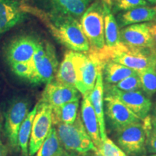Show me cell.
Masks as SVG:
<instances>
[{
    "label": "cell",
    "mask_w": 156,
    "mask_h": 156,
    "mask_svg": "<svg viewBox=\"0 0 156 156\" xmlns=\"http://www.w3.org/2000/svg\"><path fill=\"white\" fill-rule=\"evenodd\" d=\"M104 94L116 97L122 101L142 122L149 116L152 108L151 101L141 90L122 91L114 85H104Z\"/></svg>",
    "instance_id": "52a82bcc"
},
{
    "label": "cell",
    "mask_w": 156,
    "mask_h": 156,
    "mask_svg": "<svg viewBox=\"0 0 156 156\" xmlns=\"http://www.w3.org/2000/svg\"><path fill=\"white\" fill-rule=\"evenodd\" d=\"M90 93L83 95V101L81 103V119L85 129L90 136L97 150L102 144L101 137L100 126L97 115L91 104L89 97Z\"/></svg>",
    "instance_id": "9a60e30c"
},
{
    "label": "cell",
    "mask_w": 156,
    "mask_h": 156,
    "mask_svg": "<svg viewBox=\"0 0 156 156\" xmlns=\"http://www.w3.org/2000/svg\"><path fill=\"white\" fill-rule=\"evenodd\" d=\"M55 126L59 141L66 151L80 155L91 151L97 152L96 147L84 126L80 115H78L73 124L60 123Z\"/></svg>",
    "instance_id": "7a4b0ae2"
},
{
    "label": "cell",
    "mask_w": 156,
    "mask_h": 156,
    "mask_svg": "<svg viewBox=\"0 0 156 156\" xmlns=\"http://www.w3.org/2000/svg\"><path fill=\"white\" fill-rule=\"evenodd\" d=\"M103 74L106 84L115 85L137 72L114 61H108L103 65Z\"/></svg>",
    "instance_id": "ffe728a7"
},
{
    "label": "cell",
    "mask_w": 156,
    "mask_h": 156,
    "mask_svg": "<svg viewBox=\"0 0 156 156\" xmlns=\"http://www.w3.org/2000/svg\"><path fill=\"white\" fill-rule=\"evenodd\" d=\"M85 1H86L87 2H88V3H90L91 2H93V1H94V0H85Z\"/></svg>",
    "instance_id": "e575fe53"
},
{
    "label": "cell",
    "mask_w": 156,
    "mask_h": 156,
    "mask_svg": "<svg viewBox=\"0 0 156 156\" xmlns=\"http://www.w3.org/2000/svg\"><path fill=\"white\" fill-rule=\"evenodd\" d=\"M155 69H156V64H155Z\"/></svg>",
    "instance_id": "ab89813d"
},
{
    "label": "cell",
    "mask_w": 156,
    "mask_h": 156,
    "mask_svg": "<svg viewBox=\"0 0 156 156\" xmlns=\"http://www.w3.org/2000/svg\"><path fill=\"white\" fill-rule=\"evenodd\" d=\"M101 1L108 5L113 12H125L141 6L148 5V3L145 0H101Z\"/></svg>",
    "instance_id": "484cf974"
},
{
    "label": "cell",
    "mask_w": 156,
    "mask_h": 156,
    "mask_svg": "<svg viewBox=\"0 0 156 156\" xmlns=\"http://www.w3.org/2000/svg\"><path fill=\"white\" fill-rule=\"evenodd\" d=\"M96 156H128L112 140L107 137L97 150Z\"/></svg>",
    "instance_id": "4316f807"
},
{
    "label": "cell",
    "mask_w": 156,
    "mask_h": 156,
    "mask_svg": "<svg viewBox=\"0 0 156 156\" xmlns=\"http://www.w3.org/2000/svg\"><path fill=\"white\" fill-rule=\"evenodd\" d=\"M114 85L122 91H136L142 89L141 82L137 73L129 76Z\"/></svg>",
    "instance_id": "83f0119b"
},
{
    "label": "cell",
    "mask_w": 156,
    "mask_h": 156,
    "mask_svg": "<svg viewBox=\"0 0 156 156\" xmlns=\"http://www.w3.org/2000/svg\"><path fill=\"white\" fill-rule=\"evenodd\" d=\"M27 13L16 0H0V35L26 19Z\"/></svg>",
    "instance_id": "5bb4252c"
},
{
    "label": "cell",
    "mask_w": 156,
    "mask_h": 156,
    "mask_svg": "<svg viewBox=\"0 0 156 156\" xmlns=\"http://www.w3.org/2000/svg\"><path fill=\"white\" fill-rule=\"evenodd\" d=\"M80 93L75 87L52 80L46 84L38 102L45 103L52 109L75 101H80Z\"/></svg>",
    "instance_id": "8fae6325"
},
{
    "label": "cell",
    "mask_w": 156,
    "mask_h": 156,
    "mask_svg": "<svg viewBox=\"0 0 156 156\" xmlns=\"http://www.w3.org/2000/svg\"><path fill=\"white\" fill-rule=\"evenodd\" d=\"M119 147L128 156H140L146 151V129L141 122H134L117 131Z\"/></svg>",
    "instance_id": "8992f818"
},
{
    "label": "cell",
    "mask_w": 156,
    "mask_h": 156,
    "mask_svg": "<svg viewBox=\"0 0 156 156\" xmlns=\"http://www.w3.org/2000/svg\"><path fill=\"white\" fill-rule=\"evenodd\" d=\"M82 29L88 41V53L95 54L105 47L104 12L102 2L95 0L87 7L80 18Z\"/></svg>",
    "instance_id": "3957f363"
},
{
    "label": "cell",
    "mask_w": 156,
    "mask_h": 156,
    "mask_svg": "<svg viewBox=\"0 0 156 156\" xmlns=\"http://www.w3.org/2000/svg\"><path fill=\"white\" fill-rule=\"evenodd\" d=\"M1 132H2V122H0V156H7V147L3 143L1 138Z\"/></svg>",
    "instance_id": "4dcf8cb0"
},
{
    "label": "cell",
    "mask_w": 156,
    "mask_h": 156,
    "mask_svg": "<svg viewBox=\"0 0 156 156\" xmlns=\"http://www.w3.org/2000/svg\"><path fill=\"white\" fill-rule=\"evenodd\" d=\"M41 39L34 35H23L11 41L6 46L5 55L7 63H29L32 62Z\"/></svg>",
    "instance_id": "9c48e42d"
},
{
    "label": "cell",
    "mask_w": 156,
    "mask_h": 156,
    "mask_svg": "<svg viewBox=\"0 0 156 156\" xmlns=\"http://www.w3.org/2000/svg\"><path fill=\"white\" fill-rule=\"evenodd\" d=\"M149 27L150 32H151L152 38H153L154 44H155L156 47V22L149 23Z\"/></svg>",
    "instance_id": "1f68e13d"
},
{
    "label": "cell",
    "mask_w": 156,
    "mask_h": 156,
    "mask_svg": "<svg viewBox=\"0 0 156 156\" xmlns=\"http://www.w3.org/2000/svg\"><path fill=\"white\" fill-rule=\"evenodd\" d=\"M155 22H156V17H155Z\"/></svg>",
    "instance_id": "f35d334b"
},
{
    "label": "cell",
    "mask_w": 156,
    "mask_h": 156,
    "mask_svg": "<svg viewBox=\"0 0 156 156\" xmlns=\"http://www.w3.org/2000/svg\"><path fill=\"white\" fill-rule=\"evenodd\" d=\"M120 41L123 44L131 47L156 49L150 32L149 23H137L122 28Z\"/></svg>",
    "instance_id": "4fadbf2b"
},
{
    "label": "cell",
    "mask_w": 156,
    "mask_h": 156,
    "mask_svg": "<svg viewBox=\"0 0 156 156\" xmlns=\"http://www.w3.org/2000/svg\"><path fill=\"white\" fill-rule=\"evenodd\" d=\"M79 104V101H75L65 103L57 108H51L54 125L60 123L67 124H73L78 116L77 111Z\"/></svg>",
    "instance_id": "7402d4cb"
},
{
    "label": "cell",
    "mask_w": 156,
    "mask_h": 156,
    "mask_svg": "<svg viewBox=\"0 0 156 156\" xmlns=\"http://www.w3.org/2000/svg\"><path fill=\"white\" fill-rule=\"evenodd\" d=\"M102 2V1H101ZM103 12H104V36L105 47L113 48L116 47L121 43L120 30L117 20L108 5L103 2Z\"/></svg>",
    "instance_id": "ac0fdd59"
},
{
    "label": "cell",
    "mask_w": 156,
    "mask_h": 156,
    "mask_svg": "<svg viewBox=\"0 0 156 156\" xmlns=\"http://www.w3.org/2000/svg\"><path fill=\"white\" fill-rule=\"evenodd\" d=\"M155 10H156V7H155Z\"/></svg>",
    "instance_id": "74e56055"
},
{
    "label": "cell",
    "mask_w": 156,
    "mask_h": 156,
    "mask_svg": "<svg viewBox=\"0 0 156 156\" xmlns=\"http://www.w3.org/2000/svg\"><path fill=\"white\" fill-rule=\"evenodd\" d=\"M31 63L34 67V75L30 83L40 85L54 80L58 70V59L53 45L41 40Z\"/></svg>",
    "instance_id": "277c9868"
},
{
    "label": "cell",
    "mask_w": 156,
    "mask_h": 156,
    "mask_svg": "<svg viewBox=\"0 0 156 156\" xmlns=\"http://www.w3.org/2000/svg\"><path fill=\"white\" fill-rule=\"evenodd\" d=\"M146 129V151L149 153H156V130L151 128V122H145Z\"/></svg>",
    "instance_id": "f546056e"
},
{
    "label": "cell",
    "mask_w": 156,
    "mask_h": 156,
    "mask_svg": "<svg viewBox=\"0 0 156 156\" xmlns=\"http://www.w3.org/2000/svg\"><path fill=\"white\" fill-rule=\"evenodd\" d=\"M37 112V106L28 113V116L21 124L18 132V148L21 151L23 156H28L29 155V142H30L32 126L35 116Z\"/></svg>",
    "instance_id": "603a6c76"
},
{
    "label": "cell",
    "mask_w": 156,
    "mask_h": 156,
    "mask_svg": "<svg viewBox=\"0 0 156 156\" xmlns=\"http://www.w3.org/2000/svg\"><path fill=\"white\" fill-rule=\"evenodd\" d=\"M64 155H66V153L58 139L56 128L53 127L47 138L39 148L36 156H63Z\"/></svg>",
    "instance_id": "cb8c5ba5"
},
{
    "label": "cell",
    "mask_w": 156,
    "mask_h": 156,
    "mask_svg": "<svg viewBox=\"0 0 156 156\" xmlns=\"http://www.w3.org/2000/svg\"><path fill=\"white\" fill-rule=\"evenodd\" d=\"M26 13L38 17L55 39L75 52L88 53L90 44L77 19L58 12H46L30 5H22Z\"/></svg>",
    "instance_id": "6da1fadb"
},
{
    "label": "cell",
    "mask_w": 156,
    "mask_h": 156,
    "mask_svg": "<svg viewBox=\"0 0 156 156\" xmlns=\"http://www.w3.org/2000/svg\"><path fill=\"white\" fill-rule=\"evenodd\" d=\"M63 156H69V155H68L67 154H66V155H63Z\"/></svg>",
    "instance_id": "8d00e7d4"
},
{
    "label": "cell",
    "mask_w": 156,
    "mask_h": 156,
    "mask_svg": "<svg viewBox=\"0 0 156 156\" xmlns=\"http://www.w3.org/2000/svg\"><path fill=\"white\" fill-rule=\"evenodd\" d=\"M156 17L155 7L141 6L128 11L122 12L117 16V23L119 28L140 23L150 22Z\"/></svg>",
    "instance_id": "e0dca14e"
},
{
    "label": "cell",
    "mask_w": 156,
    "mask_h": 156,
    "mask_svg": "<svg viewBox=\"0 0 156 156\" xmlns=\"http://www.w3.org/2000/svg\"><path fill=\"white\" fill-rule=\"evenodd\" d=\"M12 73L21 79L30 82L34 75V67L31 62L29 63H15L9 64Z\"/></svg>",
    "instance_id": "f1b7e54d"
},
{
    "label": "cell",
    "mask_w": 156,
    "mask_h": 156,
    "mask_svg": "<svg viewBox=\"0 0 156 156\" xmlns=\"http://www.w3.org/2000/svg\"><path fill=\"white\" fill-rule=\"evenodd\" d=\"M52 9L77 19L81 17L89 3L85 0H47Z\"/></svg>",
    "instance_id": "d6986e66"
},
{
    "label": "cell",
    "mask_w": 156,
    "mask_h": 156,
    "mask_svg": "<svg viewBox=\"0 0 156 156\" xmlns=\"http://www.w3.org/2000/svg\"><path fill=\"white\" fill-rule=\"evenodd\" d=\"M150 156H156V153H154L153 155H150Z\"/></svg>",
    "instance_id": "d590c367"
},
{
    "label": "cell",
    "mask_w": 156,
    "mask_h": 156,
    "mask_svg": "<svg viewBox=\"0 0 156 156\" xmlns=\"http://www.w3.org/2000/svg\"><path fill=\"white\" fill-rule=\"evenodd\" d=\"M147 3L153 4V5H156V0H145Z\"/></svg>",
    "instance_id": "836d02e7"
},
{
    "label": "cell",
    "mask_w": 156,
    "mask_h": 156,
    "mask_svg": "<svg viewBox=\"0 0 156 156\" xmlns=\"http://www.w3.org/2000/svg\"><path fill=\"white\" fill-rule=\"evenodd\" d=\"M150 122H151V128L156 130V105L154 107L151 116L150 117Z\"/></svg>",
    "instance_id": "d6a6232c"
},
{
    "label": "cell",
    "mask_w": 156,
    "mask_h": 156,
    "mask_svg": "<svg viewBox=\"0 0 156 156\" xmlns=\"http://www.w3.org/2000/svg\"><path fill=\"white\" fill-rule=\"evenodd\" d=\"M73 62L75 67L77 85L76 88L82 95L90 93L94 87L98 73L103 67L90 54L73 51Z\"/></svg>",
    "instance_id": "5b68a950"
},
{
    "label": "cell",
    "mask_w": 156,
    "mask_h": 156,
    "mask_svg": "<svg viewBox=\"0 0 156 156\" xmlns=\"http://www.w3.org/2000/svg\"><path fill=\"white\" fill-rule=\"evenodd\" d=\"M73 51L69 50L64 54V59L62 60L56 73L55 80L76 87L77 77L73 62Z\"/></svg>",
    "instance_id": "44dd1931"
},
{
    "label": "cell",
    "mask_w": 156,
    "mask_h": 156,
    "mask_svg": "<svg viewBox=\"0 0 156 156\" xmlns=\"http://www.w3.org/2000/svg\"><path fill=\"white\" fill-rule=\"evenodd\" d=\"M37 112L32 126L30 142L29 155L33 156L38 151L43 142L47 138L53 128L52 109L47 104L38 103Z\"/></svg>",
    "instance_id": "ba28073f"
},
{
    "label": "cell",
    "mask_w": 156,
    "mask_h": 156,
    "mask_svg": "<svg viewBox=\"0 0 156 156\" xmlns=\"http://www.w3.org/2000/svg\"><path fill=\"white\" fill-rule=\"evenodd\" d=\"M105 114L111 127L119 131L124 126L141 120L116 97L106 95L104 98Z\"/></svg>",
    "instance_id": "7c38bea8"
},
{
    "label": "cell",
    "mask_w": 156,
    "mask_h": 156,
    "mask_svg": "<svg viewBox=\"0 0 156 156\" xmlns=\"http://www.w3.org/2000/svg\"><path fill=\"white\" fill-rule=\"evenodd\" d=\"M29 113V104L25 100H16L5 114V133L12 149L18 148V132L21 124Z\"/></svg>",
    "instance_id": "30bf717a"
},
{
    "label": "cell",
    "mask_w": 156,
    "mask_h": 156,
    "mask_svg": "<svg viewBox=\"0 0 156 156\" xmlns=\"http://www.w3.org/2000/svg\"><path fill=\"white\" fill-rule=\"evenodd\" d=\"M90 101L94 108L98 120L101 140H104L108 137L106 130L104 112V84H103L102 69L99 70L98 73L96 82L93 89L89 94Z\"/></svg>",
    "instance_id": "2e32d148"
},
{
    "label": "cell",
    "mask_w": 156,
    "mask_h": 156,
    "mask_svg": "<svg viewBox=\"0 0 156 156\" xmlns=\"http://www.w3.org/2000/svg\"><path fill=\"white\" fill-rule=\"evenodd\" d=\"M142 90L148 98H151L156 93V69L155 65L138 72Z\"/></svg>",
    "instance_id": "d4e9b609"
}]
</instances>
